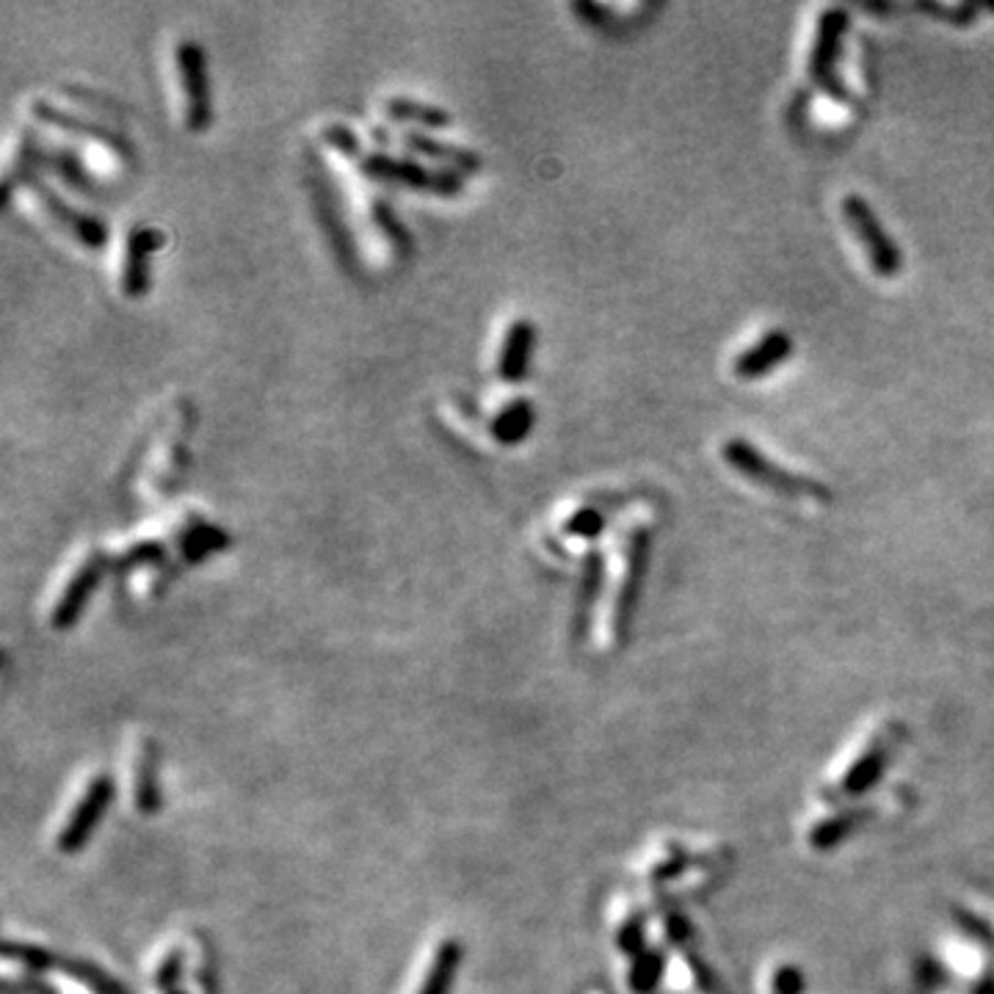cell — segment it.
I'll return each mask as SVG.
<instances>
[{
    "label": "cell",
    "mask_w": 994,
    "mask_h": 994,
    "mask_svg": "<svg viewBox=\"0 0 994 994\" xmlns=\"http://www.w3.org/2000/svg\"><path fill=\"white\" fill-rule=\"evenodd\" d=\"M900 737H904V726L893 719H878L865 726L829 768L823 782V790L829 793L826 799H854L865 793L882 777L889 757L898 749Z\"/></svg>",
    "instance_id": "obj_1"
},
{
    "label": "cell",
    "mask_w": 994,
    "mask_h": 994,
    "mask_svg": "<svg viewBox=\"0 0 994 994\" xmlns=\"http://www.w3.org/2000/svg\"><path fill=\"white\" fill-rule=\"evenodd\" d=\"M721 456L724 462L735 469L737 475H743L752 484L763 486V489L774 491V495L782 497H799V500H832V491L826 484L810 478V475L790 473L782 464H777L774 458H768L755 442L743 440V436H732L721 445Z\"/></svg>",
    "instance_id": "obj_2"
},
{
    "label": "cell",
    "mask_w": 994,
    "mask_h": 994,
    "mask_svg": "<svg viewBox=\"0 0 994 994\" xmlns=\"http://www.w3.org/2000/svg\"><path fill=\"white\" fill-rule=\"evenodd\" d=\"M326 133H329V139L337 147H343L346 152H354L363 161L365 172L374 174V177L390 180V183L407 185V188L414 191H434V194H451V191L458 188V177L451 172H434V169L423 166V163L409 161V158H390L385 152H363L357 139L346 128H329Z\"/></svg>",
    "instance_id": "obj_3"
},
{
    "label": "cell",
    "mask_w": 994,
    "mask_h": 994,
    "mask_svg": "<svg viewBox=\"0 0 994 994\" xmlns=\"http://www.w3.org/2000/svg\"><path fill=\"white\" fill-rule=\"evenodd\" d=\"M843 216L851 233L856 235L860 246L865 249L873 274L882 277V280H895L904 271V252H900L893 235L887 233L882 218L876 216L871 202L860 194H849L843 199Z\"/></svg>",
    "instance_id": "obj_4"
},
{
    "label": "cell",
    "mask_w": 994,
    "mask_h": 994,
    "mask_svg": "<svg viewBox=\"0 0 994 994\" xmlns=\"http://www.w3.org/2000/svg\"><path fill=\"white\" fill-rule=\"evenodd\" d=\"M851 14L845 9H826L818 18L815 45L810 53V78L818 89L834 102H851L849 86L840 78V56H843V42L849 34Z\"/></svg>",
    "instance_id": "obj_5"
},
{
    "label": "cell",
    "mask_w": 994,
    "mask_h": 994,
    "mask_svg": "<svg viewBox=\"0 0 994 994\" xmlns=\"http://www.w3.org/2000/svg\"><path fill=\"white\" fill-rule=\"evenodd\" d=\"M111 801H114V779L111 774L100 771L97 777H91L89 782H86L84 793L78 796V801H75L73 810H69L67 821L58 829L56 849L62 851V854H78V851L91 840L95 829L100 826L102 815H106V810L111 807Z\"/></svg>",
    "instance_id": "obj_6"
},
{
    "label": "cell",
    "mask_w": 994,
    "mask_h": 994,
    "mask_svg": "<svg viewBox=\"0 0 994 994\" xmlns=\"http://www.w3.org/2000/svg\"><path fill=\"white\" fill-rule=\"evenodd\" d=\"M649 550H652V533L649 528H636L630 533V542L625 550V570H622L619 583H616L614 603H611V638L622 641L627 633V625L636 611L638 594L644 586V572L649 564Z\"/></svg>",
    "instance_id": "obj_7"
},
{
    "label": "cell",
    "mask_w": 994,
    "mask_h": 994,
    "mask_svg": "<svg viewBox=\"0 0 994 994\" xmlns=\"http://www.w3.org/2000/svg\"><path fill=\"white\" fill-rule=\"evenodd\" d=\"M174 75L183 95V122L188 130H202L210 119L205 53L194 40H180L172 51Z\"/></svg>",
    "instance_id": "obj_8"
},
{
    "label": "cell",
    "mask_w": 994,
    "mask_h": 994,
    "mask_svg": "<svg viewBox=\"0 0 994 994\" xmlns=\"http://www.w3.org/2000/svg\"><path fill=\"white\" fill-rule=\"evenodd\" d=\"M102 572H106V555H102L100 550L86 553L84 561L69 572L67 583L62 586V592H58L56 603H53L51 608V625L56 627V630H69V627L80 619L86 603H89L97 583H100Z\"/></svg>",
    "instance_id": "obj_9"
},
{
    "label": "cell",
    "mask_w": 994,
    "mask_h": 994,
    "mask_svg": "<svg viewBox=\"0 0 994 994\" xmlns=\"http://www.w3.org/2000/svg\"><path fill=\"white\" fill-rule=\"evenodd\" d=\"M793 348H796V343H793V337H790V332L771 329V332H766V335H763L755 346H749L746 352L737 354L732 370H735L737 379H743V381L766 379L768 374H774L777 368H782V365L793 357Z\"/></svg>",
    "instance_id": "obj_10"
},
{
    "label": "cell",
    "mask_w": 994,
    "mask_h": 994,
    "mask_svg": "<svg viewBox=\"0 0 994 994\" xmlns=\"http://www.w3.org/2000/svg\"><path fill=\"white\" fill-rule=\"evenodd\" d=\"M31 194H34L36 202L51 213V218L58 227L67 229V233L73 235V238H78L84 246H100L102 240H106V227L100 224V218L89 216V213L78 210V207H73L69 202H64L62 196L53 188H47L45 183L31 180Z\"/></svg>",
    "instance_id": "obj_11"
},
{
    "label": "cell",
    "mask_w": 994,
    "mask_h": 994,
    "mask_svg": "<svg viewBox=\"0 0 994 994\" xmlns=\"http://www.w3.org/2000/svg\"><path fill=\"white\" fill-rule=\"evenodd\" d=\"M533 341H537V329H533L531 321H511V326L504 335V343H500V352H497V376H500V381L515 385V381L526 379Z\"/></svg>",
    "instance_id": "obj_12"
},
{
    "label": "cell",
    "mask_w": 994,
    "mask_h": 994,
    "mask_svg": "<svg viewBox=\"0 0 994 994\" xmlns=\"http://www.w3.org/2000/svg\"><path fill=\"white\" fill-rule=\"evenodd\" d=\"M158 240V233L150 227H133L125 238V252H122V274H119V285H122L125 296H141L147 291V255L152 252V246Z\"/></svg>",
    "instance_id": "obj_13"
},
{
    "label": "cell",
    "mask_w": 994,
    "mask_h": 994,
    "mask_svg": "<svg viewBox=\"0 0 994 994\" xmlns=\"http://www.w3.org/2000/svg\"><path fill=\"white\" fill-rule=\"evenodd\" d=\"M130 788H133V799L139 812L152 815V812L161 807V790H158V749L150 741H141L139 752H136Z\"/></svg>",
    "instance_id": "obj_14"
},
{
    "label": "cell",
    "mask_w": 994,
    "mask_h": 994,
    "mask_svg": "<svg viewBox=\"0 0 994 994\" xmlns=\"http://www.w3.org/2000/svg\"><path fill=\"white\" fill-rule=\"evenodd\" d=\"M458 964H462V944L456 939H442L414 994H451Z\"/></svg>",
    "instance_id": "obj_15"
},
{
    "label": "cell",
    "mask_w": 994,
    "mask_h": 994,
    "mask_svg": "<svg viewBox=\"0 0 994 994\" xmlns=\"http://www.w3.org/2000/svg\"><path fill=\"white\" fill-rule=\"evenodd\" d=\"M856 826V812L845 810V807H834V810L821 812V815H812L804 826L807 845L815 851H826L832 845L843 843L851 834V829Z\"/></svg>",
    "instance_id": "obj_16"
},
{
    "label": "cell",
    "mask_w": 994,
    "mask_h": 994,
    "mask_svg": "<svg viewBox=\"0 0 994 994\" xmlns=\"http://www.w3.org/2000/svg\"><path fill=\"white\" fill-rule=\"evenodd\" d=\"M531 429H533V403L526 401V398H515V401L504 403L489 423L491 436H495L500 445H517V442L526 440Z\"/></svg>",
    "instance_id": "obj_17"
},
{
    "label": "cell",
    "mask_w": 994,
    "mask_h": 994,
    "mask_svg": "<svg viewBox=\"0 0 994 994\" xmlns=\"http://www.w3.org/2000/svg\"><path fill=\"white\" fill-rule=\"evenodd\" d=\"M183 431H185V420H180L177 425L166 431V440L163 445L158 447V464H152V475L147 480L155 484L152 491H166L169 484L174 480L177 475L180 462H183Z\"/></svg>",
    "instance_id": "obj_18"
},
{
    "label": "cell",
    "mask_w": 994,
    "mask_h": 994,
    "mask_svg": "<svg viewBox=\"0 0 994 994\" xmlns=\"http://www.w3.org/2000/svg\"><path fill=\"white\" fill-rule=\"evenodd\" d=\"M385 114L390 119H403V122H420L423 128H445L451 125V114L445 108L418 102L412 97H387Z\"/></svg>",
    "instance_id": "obj_19"
},
{
    "label": "cell",
    "mask_w": 994,
    "mask_h": 994,
    "mask_svg": "<svg viewBox=\"0 0 994 994\" xmlns=\"http://www.w3.org/2000/svg\"><path fill=\"white\" fill-rule=\"evenodd\" d=\"M403 144H407L412 152H420V155L434 158V161L453 163V166H462V169H475L480 163L475 152L462 150V147H456V144H447V141H436V139H431V136L407 133L403 136Z\"/></svg>",
    "instance_id": "obj_20"
},
{
    "label": "cell",
    "mask_w": 994,
    "mask_h": 994,
    "mask_svg": "<svg viewBox=\"0 0 994 994\" xmlns=\"http://www.w3.org/2000/svg\"><path fill=\"white\" fill-rule=\"evenodd\" d=\"M605 531V515L597 506H581L564 520V533L575 539H597Z\"/></svg>",
    "instance_id": "obj_21"
},
{
    "label": "cell",
    "mask_w": 994,
    "mask_h": 994,
    "mask_svg": "<svg viewBox=\"0 0 994 994\" xmlns=\"http://www.w3.org/2000/svg\"><path fill=\"white\" fill-rule=\"evenodd\" d=\"M801 970L793 964H777L768 972L766 992L768 994H801Z\"/></svg>",
    "instance_id": "obj_22"
},
{
    "label": "cell",
    "mask_w": 994,
    "mask_h": 994,
    "mask_svg": "<svg viewBox=\"0 0 994 994\" xmlns=\"http://www.w3.org/2000/svg\"><path fill=\"white\" fill-rule=\"evenodd\" d=\"M655 981H658V955L638 953L636 961H633L630 986L636 992H647V988H652Z\"/></svg>",
    "instance_id": "obj_23"
},
{
    "label": "cell",
    "mask_w": 994,
    "mask_h": 994,
    "mask_svg": "<svg viewBox=\"0 0 994 994\" xmlns=\"http://www.w3.org/2000/svg\"><path fill=\"white\" fill-rule=\"evenodd\" d=\"M180 966H183V953H180V950H172V953L163 955V959L158 961L155 972H152V983L161 988H169L174 977L180 975Z\"/></svg>",
    "instance_id": "obj_24"
}]
</instances>
